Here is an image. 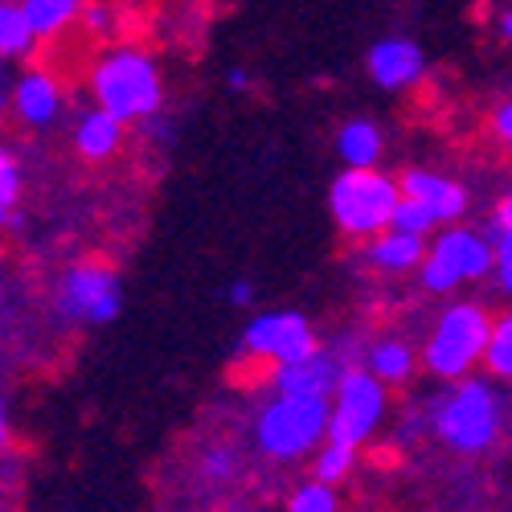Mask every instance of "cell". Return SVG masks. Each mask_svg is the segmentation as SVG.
Listing matches in <instances>:
<instances>
[{
    "label": "cell",
    "mask_w": 512,
    "mask_h": 512,
    "mask_svg": "<svg viewBox=\"0 0 512 512\" xmlns=\"http://www.w3.org/2000/svg\"><path fill=\"white\" fill-rule=\"evenodd\" d=\"M328 418H332L328 398L279 394V398L259 414V447H263L271 459L308 455L320 439H328Z\"/></svg>",
    "instance_id": "cell-3"
},
{
    "label": "cell",
    "mask_w": 512,
    "mask_h": 512,
    "mask_svg": "<svg viewBox=\"0 0 512 512\" xmlns=\"http://www.w3.org/2000/svg\"><path fill=\"white\" fill-rule=\"evenodd\" d=\"M336 381H340V365L328 353H308L300 361H287L275 365L271 373V386L275 394H308V398H328L336 394Z\"/></svg>",
    "instance_id": "cell-11"
},
{
    "label": "cell",
    "mask_w": 512,
    "mask_h": 512,
    "mask_svg": "<svg viewBox=\"0 0 512 512\" xmlns=\"http://www.w3.org/2000/svg\"><path fill=\"white\" fill-rule=\"evenodd\" d=\"M492 127H496V136H500V144L512 152V103H504L496 115H492Z\"/></svg>",
    "instance_id": "cell-27"
},
{
    "label": "cell",
    "mask_w": 512,
    "mask_h": 512,
    "mask_svg": "<svg viewBox=\"0 0 512 512\" xmlns=\"http://www.w3.org/2000/svg\"><path fill=\"white\" fill-rule=\"evenodd\" d=\"M119 304H123L119 279L103 263H82L66 271L58 287V312L74 324H107L119 316Z\"/></svg>",
    "instance_id": "cell-8"
},
{
    "label": "cell",
    "mask_w": 512,
    "mask_h": 512,
    "mask_svg": "<svg viewBox=\"0 0 512 512\" xmlns=\"http://www.w3.org/2000/svg\"><path fill=\"white\" fill-rule=\"evenodd\" d=\"M246 353L259 361H271V365H287V361L316 353V336L300 312H267L259 320H250Z\"/></svg>",
    "instance_id": "cell-9"
},
{
    "label": "cell",
    "mask_w": 512,
    "mask_h": 512,
    "mask_svg": "<svg viewBox=\"0 0 512 512\" xmlns=\"http://www.w3.org/2000/svg\"><path fill=\"white\" fill-rule=\"evenodd\" d=\"M226 300H230L234 308H246V304L254 300V287H250L246 279H234V283H230V291H226Z\"/></svg>",
    "instance_id": "cell-29"
},
{
    "label": "cell",
    "mask_w": 512,
    "mask_h": 512,
    "mask_svg": "<svg viewBox=\"0 0 512 512\" xmlns=\"http://www.w3.org/2000/svg\"><path fill=\"white\" fill-rule=\"evenodd\" d=\"M402 193L431 209L439 226L459 222L463 209H467V193H463L455 181H447V177H439V173H422V168H410V173L402 177Z\"/></svg>",
    "instance_id": "cell-12"
},
{
    "label": "cell",
    "mask_w": 512,
    "mask_h": 512,
    "mask_svg": "<svg viewBox=\"0 0 512 512\" xmlns=\"http://www.w3.org/2000/svg\"><path fill=\"white\" fill-rule=\"evenodd\" d=\"M226 82H230V91H246V87H250V78H246L242 70H230V78H226Z\"/></svg>",
    "instance_id": "cell-32"
},
{
    "label": "cell",
    "mask_w": 512,
    "mask_h": 512,
    "mask_svg": "<svg viewBox=\"0 0 512 512\" xmlns=\"http://www.w3.org/2000/svg\"><path fill=\"white\" fill-rule=\"evenodd\" d=\"M91 91H95V103L123 123L152 119L160 111V74L152 58L140 50L107 54L91 74Z\"/></svg>",
    "instance_id": "cell-1"
},
{
    "label": "cell",
    "mask_w": 512,
    "mask_h": 512,
    "mask_svg": "<svg viewBox=\"0 0 512 512\" xmlns=\"http://www.w3.org/2000/svg\"><path fill=\"white\" fill-rule=\"evenodd\" d=\"M87 25L103 37V33H107V13H103V9H91V13H87Z\"/></svg>",
    "instance_id": "cell-31"
},
{
    "label": "cell",
    "mask_w": 512,
    "mask_h": 512,
    "mask_svg": "<svg viewBox=\"0 0 512 512\" xmlns=\"http://www.w3.org/2000/svg\"><path fill=\"white\" fill-rule=\"evenodd\" d=\"M234 472V463H230V455L226 451H213L209 459H205V476H213V480H226Z\"/></svg>",
    "instance_id": "cell-28"
},
{
    "label": "cell",
    "mask_w": 512,
    "mask_h": 512,
    "mask_svg": "<svg viewBox=\"0 0 512 512\" xmlns=\"http://www.w3.org/2000/svg\"><path fill=\"white\" fill-rule=\"evenodd\" d=\"M488 230H492V242H500V238H508V234H512V193H508V197L496 205V213H492V226H488Z\"/></svg>",
    "instance_id": "cell-26"
},
{
    "label": "cell",
    "mask_w": 512,
    "mask_h": 512,
    "mask_svg": "<svg viewBox=\"0 0 512 512\" xmlns=\"http://www.w3.org/2000/svg\"><path fill=\"white\" fill-rule=\"evenodd\" d=\"M123 140V119H115L111 111L95 107L91 115H82L78 132H74V148L87 160H107Z\"/></svg>",
    "instance_id": "cell-15"
},
{
    "label": "cell",
    "mask_w": 512,
    "mask_h": 512,
    "mask_svg": "<svg viewBox=\"0 0 512 512\" xmlns=\"http://www.w3.org/2000/svg\"><path fill=\"white\" fill-rule=\"evenodd\" d=\"M33 41H37V33H33V25H29V17L21 13V5H0V58H25L29 50H33Z\"/></svg>",
    "instance_id": "cell-18"
},
{
    "label": "cell",
    "mask_w": 512,
    "mask_h": 512,
    "mask_svg": "<svg viewBox=\"0 0 512 512\" xmlns=\"http://www.w3.org/2000/svg\"><path fill=\"white\" fill-rule=\"evenodd\" d=\"M422 70H426V58L406 37H386V41H377V46L369 50V78L377 82V87H386V91L414 87V82L422 78Z\"/></svg>",
    "instance_id": "cell-10"
},
{
    "label": "cell",
    "mask_w": 512,
    "mask_h": 512,
    "mask_svg": "<svg viewBox=\"0 0 512 512\" xmlns=\"http://www.w3.org/2000/svg\"><path fill=\"white\" fill-rule=\"evenodd\" d=\"M0 283H5V271H0Z\"/></svg>",
    "instance_id": "cell-35"
},
{
    "label": "cell",
    "mask_w": 512,
    "mask_h": 512,
    "mask_svg": "<svg viewBox=\"0 0 512 512\" xmlns=\"http://www.w3.org/2000/svg\"><path fill=\"white\" fill-rule=\"evenodd\" d=\"M484 365H488L496 377L512 381V312H508L504 320L492 324V332H488V349H484Z\"/></svg>",
    "instance_id": "cell-20"
},
{
    "label": "cell",
    "mask_w": 512,
    "mask_h": 512,
    "mask_svg": "<svg viewBox=\"0 0 512 512\" xmlns=\"http://www.w3.org/2000/svg\"><path fill=\"white\" fill-rule=\"evenodd\" d=\"M369 369L386 381V386H398V381H406L414 369V353L402 345V340H381V345H373V353H369Z\"/></svg>",
    "instance_id": "cell-19"
},
{
    "label": "cell",
    "mask_w": 512,
    "mask_h": 512,
    "mask_svg": "<svg viewBox=\"0 0 512 512\" xmlns=\"http://www.w3.org/2000/svg\"><path fill=\"white\" fill-rule=\"evenodd\" d=\"M365 259H369L377 271L402 275V271L422 267L426 246H422V234H406V230H394V226H390L386 234H373V238H369Z\"/></svg>",
    "instance_id": "cell-14"
},
{
    "label": "cell",
    "mask_w": 512,
    "mask_h": 512,
    "mask_svg": "<svg viewBox=\"0 0 512 512\" xmlns=\"http://www.w3.org/2000/svg\"><path fill=\"white\" fill-rule=\"evenodd\" d=\"M17 197H21V168L9 148H0V230L17 222Z\"/></svg>",
    "instance_id": "cell-21"
},
{
    "label": "cell",
    "mask_w": 512,
    "mask_h": 512,
    "mask_svg": "<svg viewBox=\"0 0 512 512\" xmlns=\"http://www.w3.org/2000/svg\"><path fill=\"white\" fill-rule=\"evenodd\" d=\"M435 431L443 435L447 447L463 451V455H480L492 447L496 431H500V406L496 394L484 381H459V386L443 398V406L435 410Z\"/></svg>",
    "instance_id": "cell-4"
},
{
    "label": "cell",
    "mask_w": 512,
    "mask_h": 512,
    "mask_svg": "<svg viewBox=\"0 0 512 512\" xmlns=\"http://www.w3.org/2000/svg\"><path fill=\"white\" fill-rule=\"evenodd\" d=\"M353 459H357V447H349V443H332L328 439V447L316 455V480H324V484H340L349 472H353Z\"/></svg>",
    "instance_id": "cell-22"
},
{
    "label": "cell",
    "mask_w": 512,
    "mask_h": 512,
    "mask_svg": "<svg viewBox=\"0 0 512 512\" xmlns=\"http://www.w3.org/2000/svg\"><path fill=\"white\" fill-rule=\"evenodd\" d=\"M402 185L381 177L377 168H349L332 181V218L349 238H373L390 230Z\"/></svg>",
    "instance_id": "cell-2"
},
{
    "label": "cell",
    "mask_w": 512,
    "mask_h": 512,
    "mask_svg": "<svg viewBox=\"0 0 512 512\" xmlns=\"http://www.w3.org/2000/svg\"><path fill=\"white\" fill-rule=\"evenodd\" d=\"M9 447V426H5V402H0V451Z\"/></svg>",
    "instance_id": "cell-33"
},
{
    "label": "cell",
    "mask_w": 512,
    "mask_h": 512,
    "mask_svg": "<svg viewBox=\"0 0 512 512\" xmlns=\"http://www.w3.org/2000/svg\"><path fill=\"white\" fill-rule=\"evenodd\" d=\"M488 332H492V320L480 308L455 304L451 312H443L431 340H426V353H422L426 369L439 377H463L476 361H484Z\"/></svg>",
    "instance_id": "cell-5"
},
{
    "label": "cell",
    "mask_w": 512,
    "mask_h": 512,
    "mask_svg": "<svg viewBox=\"0 0 512 512\" xmlns=\"http://www.w3.org/2000/svg\"><path fill=\"white\" fill-rule=\"evenodd\" d=\"M58 107H62V91L46 70H29L13 82V111H17L21 123L46 127V123H54Z\"/></svg>",
    "instance_id": "cell-13"
},
{
    "label": "cell",
    "mask_w": 512,
    "mask_h": 512,
    "mask_svg": "<svg viewBox=\"0 0 512 512\" xmlns=\"http://www.w3.org/2000/svg\"><path fill=\"white\" fill-rule=\"evenodd\" d=\"M17 5L29 17V25H33L37 37L62 33L74 21V13H78V0H17Z\"/></svg>",
    "instance_id": "cell-17"
},
{
    "label": "cell",
    "mask_w": 512,
    "mask_h": 512,
    "mask_svg": "<svg viewBox=\"0 0 512 512\" xmlns=\"http://www.w3.org/2000/svg\"><path fill=\"white\" fill-rule=\"evenodd\" d=\"M496 267V242L472 230H447L422 259V287L426 291H455L467 279H480Z\"/></svg>",
    "instance_id": "cell-7"
},
{
    "label": "cell",
    "mask_w": 512,
    "mask_h": 512,
    "mask_svg": "<svg viewBox=\"0 0 512 512\" xmlns=\"http://www.w3.org/2000/svg\"><path fill=\"white\" fill-rule=\"evenodd\" d=\"M496 275H500V283H504V291L512 295V234L496 242Z\"/></svg>",
    "instance_id": "cell-25"
},
{
    "label": "cell",
    "mask_w": 512,
    "mask_h": 512,
    "mask_svg": "<svg viewBox=\"0 0 512 512\" xmlns=\"http://www.w3.org/2000/svg\"><path fill=\"white\" fill-rule=\"evenodd\" d=\"M336 152H340V160H345L349 168H373L377 156H381V132H377L373 123L357 119V123H349V127H340Z\"/></svg>",
    "instance_id": "cell-16"
},
{
    "label": "cell",
    "mask_w": 512,
    "mask_h": 512,
    "mask_svg": "<svg viewBox=\"0 0 512 512\" xmlns=\"http://www.w3.org/2000/svg\"><path fill=\"white\" fill-rule=\"evenodd\" d=\"M381 414H386V381H381L373 369L340 373L336 406H332V418H328V439L361 447L377 431Z\"/></svg>",
    "instance_id": "cell-6"
},
{
    "label": "cell",
    "mask_w": 512,
    "mask_h": 512,
    "mask_svg": "<svg viewBox=\"0 0 512 512\" xmlns=\"http://www.w3.org/2000/svg\"><path fill=\"white\" fill-rule=\"evenodd\" d=\"M9 58H0V115L9 111V103H13V78H9V66H5Z\"/></svg>",
    "instance_id": "cell-30"
},
{
    "label": "cell",
    "mask_w": 512,
    "mask_h": 512,
    "mask_svg": "<svg viewBox=\"0 0 512 512\" xmlns=\"http://www.w3.org/2000/svg\"><path fill=\"white\" fill-rule=\"evenodd\" d=\"M500 33L512 41V13H504V17H500Z\"/></svg>",
    "instance_id": "cell-34"
},
{
    "label": "cell",
    "mask_w": 512,
    "mask_h": 512,
    "mask_svg": "<svg viewBox=\"0 0 512 512\" xmlns=\"http://www.w3.org/2000/svg\"><path fill=\"white\" fill-rule=\"evenodd\" d=\"M332 508H336V492L324 480H312L291 496V512H332Z\"/></svg>",
    "instance_id": "cell-24"
},
{
    "label": "cell",
    "mask_w": 512,
    "mask_h": 512,
    "mask_svg": "<svg viewBox=\"0 0 512 512\" xmlns=\"http://www.w3.org/2000/svg\"><path fill=\"white\" fill-rule=\"evenodd\" d=\"M390 226H394V230H406V234H426V230H435L439 222H435V213L426 209L422 201H414V197H406V193H402Z\"/></svg>",
    "instance_id": "cell-23"
}]
</instances>
